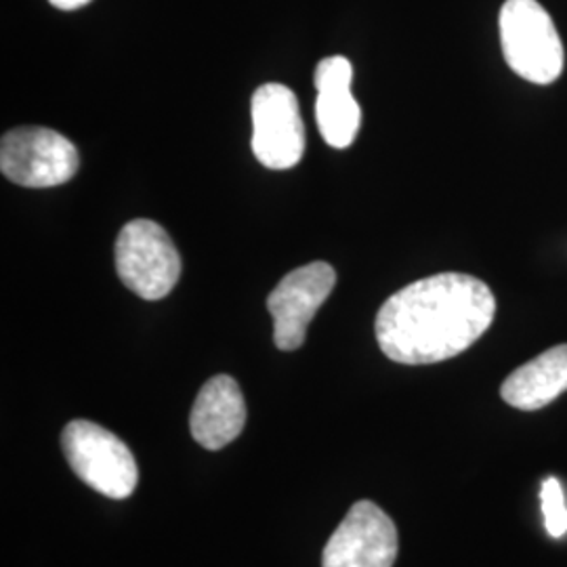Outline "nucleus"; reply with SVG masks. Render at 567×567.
Masks as SVG:
<instances>
[{"mask_svg": "<svg viewBox=\"0 0 567 567\" xmlns=\"http://www.w3.org/2000/svg\"><path fill=\"white\" fill-rule=\"evenodd\" d=\"M49 2L61 11H74V9H81L84 4H89L91 0H49Z\"/></svg>", "mask_w": 567, "mask_h": 567, "instance_id": "ddd939ff", "label": "nucleus"}, {"mask_svg": "<svg viewBox=\"0 0 567 567\" xmlns=\"http://www.w3.org/2000/svg\"><path fill=\"white\" fill-rule=\"evenodd\" d=\"M353 68L343 55L326 58L318 63L313 84L318 89L316 121L330 147L344 150L358 137L362 107L351 95Z\"/></svg>", "mask_w": 567, "mask_h": 567, "instance_id": "1a4fd4ad", "label": "nucleus"}, {"mask_svg": "<svg viewBox=\"0 0 567 567\" xmlns=\"http://www.w3.org/2000/svg\"><path fill=\"white\" fill-rule=\"evenodd\" d=\"M63 456L82 482L107 498H128L140 480L133 452L112 431L91 421H72L61 433Z\"/></svg>", "mask_w": 567, "mask_h": 567, "instance_id": "7ed1b4c3", "label": "nucleus"}, {"mask_svg": "<svg viewBox=\"0 0 567 567\" xmlns=\"http://www.w3.org/2000/svg\"><path fill=\"white\" fill-rule=\"evenodd\" d=\"M121 282L145 301L164 299L182 276V257L163 225L135 219L124 225L114 248Z\"/></svg>", "mask_w": 567, "mask_h": 567, "instance_id": "20e7f679", "label": "nucleus"}, {"mask_svg": "<svg viewBox=\"0 0 567 567\" xmlns=\"http://www.w3.org/2000/svg\"><path fill=\"white\" fill-rule=\"evenodd\" d=\"M567 391V344L550 347L508 374L501 395L517 410H540Z\"/></svg>", "mask_w": 567, "mask_h": 567, "instance_id": "9b49d317", "label": "nucleus"}, {"mask_svg": "<svg viewBox=\"0 0 567 567\" xmlns=\"http://www.w3.org/2000/svg\"><path fill=\"white\" fill-rule=\"evenodd\" d=\"M337 271L324 261L303 265L290 271L267 297L274 318V343L282 351H295L305 343L307 328L318 309L330 297Z\"/></svg>", "mask_w": 567, "mask_h": 567, "instance_id": "0eeeda50", "label": "nucleus"}, {"mask_svg": "<svg viewBox=\"0 0 567 567\" xmlns=\"http://www.w3.org/2000/svg\"><path fill=\"white\" fill-rule=\"evenodd\" d=\"M246 425V404L240 385L219 374L204 383L189 416L194 440L206 450H221L231 444Z\"/></svg>", "mask_w": 567, "mask_h": 567, "instance_id": "9d476101", "label": "nucleus"}, {"mask_svg": "<svg viewBox=\"0 0 567 567\" xmlns=\"http://www.w3.org/2000/svg\"><path fill=\"white\" fill-rule=\"evenodd\" d=\"M252 152L271 171L301 163L305 124L297 95L278 82H267L252 95Z\"/></svg>", "mask_w": 567, "mask_h": 567, "instance_id": "423d86ee", "label": "nucleus"}, {"mask_svg": "<svg viewBox=\"0 0 567 567\" xmlns=\"http://www.w3.org/2000/svg\"><path fill=\"white\" fill-rule=\"evenodd\" d=\"M496 316L486 282L466 274H437L408 284L377 313V341L389 360L437 364L484 337Z\"/></svg>", "mask_w": 567, "mask_h": 567, "instance_id": "f257e3e1", "label": "nucleus"}, {"mask_svg": "<svg viewBox=\"0 0 567 567\" xmlns=\"http://www.w3.org/2000/svg\"><path fill=\"white\" fill-rule=\"evenodd\" d=\"M398 547V527L385 511L358 501L330 536L322 567H393Z\"/></svg>", "mask_w": 567, "mask_h": 567, "instance_id": "6e6552de", "label": "nucleus"}, {"mask_svg": "<svg viewBox=\"0 0 567 567\" xmlns=\"http://www.w3.org/2000/svg\"><path fill=\"white\" fill-rule=\"evenodd\" d=\"M540 501H543V513H545L548 534L553 538H561L564 534H567V507L559 480H555V477L545 480L543 489H540Z\"/></svg>", "mask_w": 567, "mask_h": 567, "instance_id": "f8f14e48", "label": "nucleus"}, {"mask_svg": "<svg viewBox=\"0 0 567 567\" xmlns=\"http://www.w3.org/2000/svg\"><path fill=\"white\" fill-rule=\"evenodd\" d=\"M501 44L508 68L534 84H550L564 72V42L538 0H507L501 9Z\"/></svg>", "mask_w": 567, "mask_h": 567, "instance_id": "f03ea898", "label": "nucleus"}, {"mask_svg": "<svg viewBox=\"0 0 567 567\" xmlns=\"http://www.w3.org/2000/svg\"><path fill=\"white\" fill-rule=\"evenodd\" d=\"M0 171L23 187H58L79 173V152L58 131L20 126L2 135Z\"/></svg>", "mask_w": 567, "mask_h": 567, "instance_id": "39448f33", "label": "nucleus"}]
</instances>
